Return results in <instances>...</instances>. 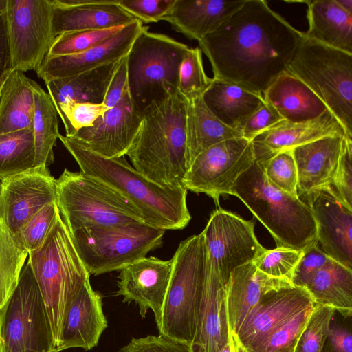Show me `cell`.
Instances as JSON below:
<instances>
[{"label": "cell", "instance_id": "cell-1", "mask_svg": "<svg viewBox=\"0 0 352 352\" xmlns=\"http://www.w3.org/2000/svg\"><path fill=\"white\" fill-rule=\"evenodd\" d=\"M303 36L266 1L244 0L198 43L211 64L213 78L263 95L286 70Z\"/></svg>", "mask_w": 352, "mask_h": 352}, {"label": "cell", "instance_id": "cell-2", "mask_svg": "<svg viewBox=\"0 0 352 352\" xmlns=\"http://www.w3.org/2000/svg\"><path fill=\"white\" fill-rule=\"evenodd\" d=\"M80 171L106 184L126 198L144 221L163 230L186 228L191 219L184 187L160 186L129 164L124 157L106 158L60 134L58 138Z\"/></svg>", "mask_w": 352, "mask_h": 352}, {"label": "cell", "instance_id": "cell-3", "mask_svg": "<svg viewBox=\"0 0 352 352\" xmlns=\"http://www.w3.org/2000/svg\"><path fill=\"white\" fill-rule=\"evenodd\" d=\"M187 106L178 92L145 113L126 154L134 168L162 186L183 187L188 168Z\"/></svg>", "mask_w": 352, "mask_h": 352}, {"label": "cell", "instance_id": "cell-4", "mask_svg": "<svg viewBox=\"0 0 352 352\" xmlns=\"http://www.w3.org/2000/svg\"><path fill=\"white\" fill-rule=\"evenodd\" d=\"M239 198L267 229L277 248L304 251L316 241V223L309 206L272 185L263 166L254 160L235 182Z\"/></svg>", "mask_w": 352, "mask_h": 352}, {"label": "cell", "instance_id": "cell-5", "mask_svg": "<svg viewBox=\"0 0 352 352\" xmlns=\"http://www.w3.org/2000/svg\"><path fill=\"white\" fill-rule=\"evenodd\" d=\"M28 261L46 308L57 351L67 312L90 276L60 214L43 244L28 253Z\"/></svg>", "mask_w": 352, "mask_h": 352}, {"label": "cell", "instance_id": "cell-6", "mask_svg": "<svg viewBox=\"0 0 352 352\" xmlns=\"http://www.w3.org/2000/svg\"><path fill=\"white\" fill-rule=\"evenodd\" d=\"M188 49L144 27L126 56L127 85L135 111L143 116L179 92L180 65Z\"/></svg>", "mask_w": 352, "mask_h": 352}, {"label": "cell", "instance_id": "cell-7", "mask_svg": "<svg viewBox=\"0 0 352 352\" xmlns=\"http://www.w3.org/2000/svg\"><path fill=\"white\" fill-rule=\"evenodd\" d=\"M172 259L170 280L157 328L160 334L191 344L197 330L207 262L202 232L182 241Z\"/></svg>", "mask_w": 352, "mask_h": 352}, {"label": "cell", "instance_id": "cell-8", "mask_svg": "<svg viewBox=\"0 0 352 352\" xmlns=\"http://www.w3.org/2000/svg\"><path fill=\"white\" fill-rule=\"evenodd\" d=\"M56 195L60 214L70 232L144 222L139 211L126 198L81 171L65 169L56 179Z\"/></svg>", "mask_w": 352, "mask_h": 352}, {"label": "cell", "instance_id": "cell-9", "mask_svg": "<svg viewBox=\"0 0 352 352\" xmlns=\"http://www.w3.org/2000/svg\"><path fill=\"white\" fill-rule=\"evenodd\" d=\"M285 71L320 98L352 139V54L304 35Z\"/></svg>", "mask_w": 352, "mask_h": 352}, {"label": "cell", "instance_id": "cell-10", "mask_svg": "<svg viewBox=\"0 0 352 352\" xmlns=\"http://www.w3.org/2000/svg\"><path fill=\"white\" fill-rule=\"evenodd\" d=\"M164 230L144 222L96 227L70 232L89 274L121 270L163 243Z\"/></svg>", "mask_w": 352, "mask_h": 352}, {"label": "cell", "instance_id": "cell-11", "mask_svg": "<svg viewBox=\"0 0 352 352\" xmlns=\"http://www.w3.org/2000/svg\"><path fill=\"white\" fill-rule=\"evenodd\" d=\"M0 352H57L38 286L27 261L0 310Z\"/></svg>", "mask_w": 352, "mask_h": 352}, {"label": "cell", "instance_id": "cell-12", "mask_svg": "<svg viewBox=\"0 0 352 352\" xmlns=\"http://www.w3.org/2000/svg\"><path fill=\"white\" fill-rule=\"evenodd\" d=\"M52 0H8L6 11L12 70H36L55 38Z\"/></svg>", "mask_w": 352, "mask_h": 352}, {"label": "cell", "instance_id": "cell-13", "mask_svg": "<svg viewBox=\"0 0 352 352\" xmlns=\"http://www.w3.org/2000/svg\"><path fill=\"white\" fill-rule=\"evenodd\" d=\"M254 162L250 141L244 138L225 140L195 157L182 185L187 190L210 197L219 206L220 197L232 195L235 182Z\"/></svg>", "mask_w": 352, "mask_h": 352}, {"label": "cell", "instance_id": "cell-14", "mask_svg": "<svg viewBox=\"0 0 352 352\" xmlns=\"http://www.w3.org/2000/svg\"><path fill=\"white\" fill-rule=\"evenodd\" d=\"M208 260L227 284L234 269L253 261L266 249L254 233V222L221 208L215 210L201 232Z\"/></svg>", "mask_w": 352, "mask_h": 352}, {"label": "cell", "instance_id": "cell-15", "mask_svg": "<svg viewBox=\"0 0 352 352\" xmlns=\"http://www.w3.org/2000/svg\"><path fill=\"white\" fill-rule=\"evenodd\" d=\"M56 179L47 166H34L0 180V219L15 236L46 204L56 201Z\"/></svg>", "mask_w": 352, "mask_h": 352}, {"label": "cell", "instance_id": "cell-16", "mask_svg": "<svg viewBox=\"0 0 352 352\" xmlns=\"http://www.w3.org/2000/svg\"><path fill=\"white\" fill-rule=\"evenodd\" d=\"M314 303L303 287L292 285L272 290L247 315L236 337L248 352H261L275 331Z\"/></svg>", "mask_w": 352, "mask_h": 352}, {"label": "cell", "instance_id": "cell-17", "mask_svg": "<svg viewBox=\"0 0 352 352\" xmlns=\"http://www.w3.org/2000/svg\"><path fill=\"white\" fill-rule=\"evenodd\" d=\"M316 223V241L330 258L352 270V210L331 185L305 195Z\"/></svg>", "mask_w": 352, "mask_h": 352}, {"label": "cell", "instance_id": "cell-18", "mask_svg": "<svg viewBox=\"0 0 352 352\" xmlns=\"http://www.w3.org/2000/svg\"><path fill=\"white\" fill-rule=\"evenodd\" d=\"M142 118L133 107L127 88L119 102L109 109L93 126L68 137L104 157H124L134 141Z\"/></svg>", "mask_w": 352, "mask_h": 352}, {"label": "cell", "instance_id": "cell-19", "mask_svg": "<svg viewBox=\"0 0 352 352\" xmlns=\"http://www.w3.org/2000/svg\"><path fill=\"white\" fill-rule=\"evenodd\" d=\"M172 270V258L164 261L154 256L143 257L120 270L116 295L122 296L124 302L134 301L142 318L151 309L157 326Z\"/></svg>", "mask_w": 352, "mask_h": 352}, {"label": "cell", "instance_id": "cell-20", "mask_svg": "<svg viewBox=\"0 0 352 352\" xmlns=\"http://www.w3.org/2000/svg\"><path fill=\"white\" fill-rule=\"evenodd\" d=\"M138 20L96 45L78 54L45 57L36 70L45 83L73 76L103 65L118 62L127 56L134 41L144 28Z\"/></svg>", "mask_w": 352, "mask_h": 352}, {"label": "cell", "instance_id": "cell-21", "mask_svg": "<svg viewBox=\"0 0 352 352\" xmlns=\"http://www.w3.org/2000/svg\"><path fill=\"white\" fill-rule=\"evenodd\" d=\"M331 135L347 137L338 119L327 111L320 116L305 122H289L283 120L257 135L250 142L254 160L263 164L280 152L292 150Z\"/></svg>", "mask_w": 352, "mask_h": 352}, {"label": "cell", "instance_id": "cell-22", "mask_svg": "<svg viewBox=\"0 0 352 352\" xmlns=\"http://www.w3.org/2000/svg\"><path fill=\"white\" fill-rule=\"evenodd\" d=\"M107 326L102 297L88 281L81 287L67 312L57 351L71 348L85 351L93 349L98 345Z\"/></svg>", "mask_w": 352, "mask_h": 352}, {"label": "cell", "instance_id": "cell-23", "mask_svg": "<svg viewBox=\"0 0 352 352\" xmlns=\"http://www.w3.org/2000/svg\"><path fill=\"white\" fill-rule=\"evenodd\" d=\"M292 285L289 280L274 278L263 273L252 261L234 269L226 285L230 332L236 334L247 315L267 293Z\"/></svg>", "mask_w": 352, "mask_h": 352}, {"label": "cell", "instance_id": "cell-24", "mask_svg": "<svg viewBox=\"0 0 352 352\" xmlns=\"http://www.w3.org/2000/svg\"><path fill=\"white\" fill-rule=\"evenodd\" d=\"M346 136L331 135L294 148L298 175V194L305 196L330 185Z\"/></svg>", "mask_w": 352, "mask_h": 352}, {"label": "cell", "instance_id": "cell-25", "mask_svg": "<svg viewBox=\"0 0 352 352\" xmlns=\"http://www.w3.org/2000/svg\"><path fill=\"white\" fill-rule=\"evenodd\" d=\"M243 1L175 0L162 20L189 39L199 41L217 29Z\"/></svg>", "mask_w": 352, "mask_h": 352}, {"label": "cell", "instance_id": "cell-26", "mask_svg": "<svg viewBox=\"0 0 352 352\" xmlns=\"http://www.w3.org/2000/svg\"><path fill=\"white\" fill-rule=\"evenodd\" d=\"M119 1L87 0L85 4L72 7L53 4L54 36L67 32L122 26L137 20L118 5Z\"/></svg>", "mask_w": 352, "mask_h": 352}, {"label": "cell", "instance_id": "cell-27", "mask_svg": "<svg viewBox=\"0 0 352 352\" xmlns=\"http://www.w3.org/2000/svg\"><path fill=\"white\" fill-rule=\"evenodd\" d=\"M263 96L267 104L289 122L311 120L329 111L304 82L286 71L278 76Z\"/></svg>", "mask_w": 352, "mask_h": 352}, {"label": "cell", "instance_id": "cell-28", "mask_svg": "<svg viewBox=\"0 0 352 352\" xmlns=\"http://www.w3.org/2000/svg\"><path fill=\"white\" fill-rule=\"evenodd\" d=\"M120 61L46 82L47 93L60 118L73 103H102Z\"/></svg>", "mask_w": 352, "mask_h": 352}, {"label": "cell", "instance_id": "cell-29", "mask_svg": "<svg viewBox=\"0 0 352 352\" xmlns=\"http://www.w3.org/2000/svg\"><path fill=\"white\" fill-rule=\"evenodd\" d=\"M202 98L217 118L240 133L247 119L265 104L263 95L215 78Z\"/></svg>", "mask_w": 352, "mask_h": 352}, {"label": "cell", "instance_id": "cell-30", "mask_svg": "<svg viewBox=\"0 0 352 352\" xmlns=\"http://www.w3.org/2000/svg\"><path fill=\"white\" fill-rule=\"evenodd\" d=\"M308 5L309 29L305 37L322 45L352 54V14L335 0L304 1Z\"/></svg>", "mask_w": 352, "mask_h": 352}, {"label": "cell", "instance_id": "cell-31", "mask_svg": "<svg viewBox=\"0 0 352 352\" xmlns=\"http://www.w3.org/2000/svg\"><path fill=\"white\" fill-rule=\"evenodd\" d=\"M34 82L21 71L8 74L0 89V134L32 128Z\"/></svg>", "mask_w": 352, "mask_h": 352}, {"label": "cell", "instance_id": "cell-32", "mask_svg": "<svg viewBox=\"0 0 352 352\" xmlns=\"http://www.w3.org/2000/svg\"><path fill=\"white\" fill-rule=\"evenodd\" d=\"M186 131L188 168L199 153L212 145L243 138L240 132L226 126L211 113L202 96L188 100Z\"/></svg>", "mask_w": 352, "mask_h": 352}, {"label": "cell", "instance_id": "cell-33", "mask_svg": "<svg viewBox=\"0 0 352 352\" xmlns=\"http://www.w3.org/2000/svg\"><path fill=\"white\" fill-rule=\"evenodd\" d=\"M305 289L315 304L352 310V270L330 258Z\"/></svg>", "mask_w": 352, "mask_h": 352}, {"label": "cell", "instance_id": "cell-34", "mask_svg": "<svg viewBox=\"0 0 352 352\" xmlns=\"http://www.w3.org/2000/svg\"><path fill=\"white\" fill-rule=\"evenodd\" d=\"M32 130L35 147L34 166L54 162V147L59 138L58 113L47 92L35 81L34 85Z\"/></svg>", "mask_w": 352, "mask_h": 352}, {"label": "cell", "instance_id": "cell-35", "mask_svg": "<svg viewBox=\"0 0 352 352\" xmlns=\"http://www.w3.org/2000/svg\"><path fill=\"white\" fill-rule=\"evenodd\" d=\"M28 252L0 219V310L14 292Z\"/></svg>", "mask_w": 352, "mask_h": 352}, {"label": "cell", "instance_id": "cell-36", "mask_svg": "<svg viewBox=\"0 0 352 352\" xmlns=\"http://www.w3.org/2000/svg\"><path fill=\"white\" fill-rule=\"evenodd\" d=\"M32 128L0 134V180L34 167Z\"/></svg>", "mask_w": 352, "mask_h": 352}, {"label": "cell", "instance_id": "cell-37", "mask_svg": "<svg viewBox=\"0 0 352 352\" xmlns=\"http://www.w3.org/2000/svg\"><path fill=\"white\" fill-rule=\"evenodd\" d=\"M124 26L62 33L55 37L45 57L67 56L82 52L114 35Z\"/></svg>", "mask_w": 352, "mask_h": 352}, {"label": "cell", "instance_id": "cell-38", "mask_svg": "<svg viewBox=\"0 0 352 352\" xmlns=\"http://www.w3.org/2000/svg\"><path fill=\"white\" fill-rule=\"evenodd\" d=\"M212 82L204 70L202 52L189 47L179 69L178 90L188 100L201 96Z\"/></svg>", "mask_w": 352, "mask_h": 352}, {"label": "cell", "instance_id": "cell-39", "mask_svg": "<svg viewBox=\"0 0 352 352\" xmlns=\"http://www.w3.org/2000/svg\"><path fill=\"white\" fill-rule=\"evenodd\" d=\"M59 214L56 201L51 202L44 206L23 226L15 236L28 253L43 244Z\"/></svg>", "mask_w": 352, "mask_h": 352}, {"label": "cell", "instance_id": "cell-40", "mask_svg": "<svg viewBox=\"0 0 352 352\" xmlns=\"http://www.w3.org/2000/svg\"><path fill=\"white\" fill-rule=\"evenodd\" d=\"M262 164L272 185L298 197L297 169L292 150L280 152Z\"/></svg>", "mask_w": 352, "mask_h": 352}, {"label": "cell", "instance_id": "cell-41", "mask_svg": "<svg viewBox=\"0 0 352 352\" xmlns=\"http://www.w3.org/2000/svg\"><path fill=\"white\" fill-rule=\"evenodd\" d=\"M302 254V251L282 247L266 249L252 262L263 273L292 282L294 270Z\"/></svg>", "mask_w": 352, "mask_h": 352}, {"label": "cell", "instance_id": "cell-42", "mask_svg": "<svg viewBox=\"0 0 352 352\" xmlns=\"http://www.w3.org/2000/svg\"><path fill=\"white\" fill-rule=\"evenodd\" d=\"M333 309L315 304L294 352H321Z\"/></svg>", "mask_w": 352, "mask_h": 352}, {"label": "cell", "instance_id": "cell-43", "mask_svg": "<svg viewBox=\"0 0 352 352\" xmlns=\"http://www.w3.org/2000/svg\"><path fill=\"white\" fill-rule=\"evenodd\" d=\"M315 303L288 319L269 338L261 352H294Z\"/></svg>", "mask_w": 352, "mask_h": 352}, {"label": "cell", "instance_id": "cell-44", "mask_svg": "<svg viewBox=\"0 0 352 352\" xmlns=\"http://www.w3.org/2000/svg\"><path fill=\"white\" fill-rule=\"evenodd\" d=\"M321 352H352V310L333 309Z\"/></svg>", "mask_w": 352, "mask_h": 352}, {"label": "cell", "instance_id": "cell-45", "mask_svg": "<svg viewBox=\"0 0 352 352\" xmlns=\"http://www.w3.org/2000/svg\"><path fill=\"white\" fill-rule=\"evenodd\" d=\"M103 103L76 102L68 106L60 118L67 136L94 125L109 109Z\"/></svg>", "mask_w": 352, "mask_h": 352}, {"label": "cell", "instance_id": "cell-46", "mask_svg": "<svg viewBox=\"0 0 352 352\" xmlns=\"http://www.w3.org/2000/svg\"><path fill=\"white\" fill-rule=\"evenodd\" d=\"M339 199L352 210V139L344 138L338 166L330 184Z\"/></svg>", "mask_w": 352, "mask_h": 352}, {"label": "cell", "instance_id": "cell-47", "mask_svg": "<svg viewBox=\"0 0 352 352\" xmlns=\"http://www.w3.org/2000/svg\"><path fill=\"white\" fill-rule=\"evenodd\" d=\"M175 0H120L118 5L141 23H157L168 13Z\"/></svg>", "mask_w": 352, "mask_h": 352}, {"label": "cell", "instance_id": "cell-48", "mask_svg": "<svg viewBox=\"0 0 352 352\" xmlns=\"http://www.w3.org/2000/svg\"><path fill=\"white\" fill-rule=\"evenodd\" d=\"M119 352H192L190 344L162 334L133 338Z\"/></svg>", "mask_w": 352, "mask_h": 352}, {"label": "cell", "instance_id": "cell-49", "mask_svg": "<svg viewBox=\"0 0 352 352\" xmlns=\"http://www.w3.org/2000/svg\"><path fill=\"white\" fill-rule=\"evenodd\" d=\"M329 258L318 246L317 243L307 248L303 251L302 256L294 270L292 278V284L305 288Z\"/></svg>", "mask_w": 352, "mask_h": 352}, {"label": "cell", "instance_id": "cell-50", "mask_svg": "<svg viewBox=\"0 0 352 352\" xmlns=\"http://www.w3.org/2000/svg\"><path fill=\"white\" fill-rule=\"evenodd\" d=\"M283 120L276 109L265 102L247 119L240 131L243 138L251 141L257 135Z\"/></svg>", "mask_w": 352, "mask_h": 352}, {"label": "cell", "instance_id": "cell-51", "mask_svg": "<svg viewBox=\"0 0 352 352\" xmlns=\"http://www.w3.org/2000/svg\"><path fill=\"white\" fill-rule=\"evenodd\" d=\"M127 88V66L126 56H125L119 63L107 88L102 103L109 109L116 106L121 100Z\"/></svg>", "mask_w": 352, "mask_h": 352}, {"label": "cell", "instance_id": "cell-52", "mask_svg": "<svg viewBox=\"0 0 352 352\" xmlns=\"http://www.w3.org/2000/svg\"><path fill=\"white\" fill-rule=\"evenodd\" d=\"M11 71V57L5 12L0 13V89Z\"/></svg>", "mask_w": 352, "mask_h": 352}, {"label": "cell", "instance_id": "cell-53", "mask_svg": "<svg viewBox=\"0 0 352 352\" xmlns=\"http://www.w3.org/2000/svg\"><path fill=\"white\" fill-rule=\"evenodd\" d=\"M231 338L233 346V352H248L247 350L239 342L235 334L231 333Z\"/></svg>", "mask_w": 352, "mask_h": 352}, {"label": "cell", "instance_id": "cell-54", "mask_svg": "<svg viewBox=\"0 0 352 352\" xmlns=\"http://www.w3.org/2000/svg\"><path fill=\"white\" fill-rule=\"evenodd\" d=\"M336 2L345 11L352 14V0H335Z\"/></svg>", "mask_w": 352, "mask_h": 352}, {"label": "cell", "instance_id": "cell-55", "mask_svg": "<svg viewBox=\"0 0 352 352\" xmlns=\"http://www.w3.org/2000/svg\"><path fill=\"white\" fill-rule=\"evenodd\" d=\"M220 352H233V346L232 342L231 334L230 338L227 344L222 348Z\"/></svg>", "mask_w": 352, "mask_h": 352}, {"label": "cell", "instance_id": "cell-56", "mask_svg": "<svg viewBox=\"0 0 352 352\" xmlns=\"http://www.w3.org/2000/svg\"><path fill=\"white\" fill-rule=\"evenodd\" d=\"M8 0H0V13L6 11Z\"/></svg>", "mask_w": 352, "mask_h": 352}, {"label": "cell", "instance_id": "cell-57", "mask_svg": "<svg viewBox=\"0 0 352 352\" xmlns=\"http://www.w3.org/2000/svg\"></svg>", "mask_w": 352, "mask_h": 352}]
</instances>
